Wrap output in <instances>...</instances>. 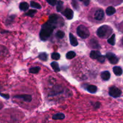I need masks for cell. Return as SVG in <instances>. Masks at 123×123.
<instances>
[{
	"label": "cell",
	"mask_w": 123,
	"mask_h": 123,
	"mask_svg": "<svg viewBox=\"0 0 123 123\" xmlns=\"http://www.w3.org/2000/svg\"><path fill=\"white\" fill-rule=\"evenodd\" d=\"M69 40L71 45L73 46H77L78 45V41L77 38L73 36V34H69Z\"/></svg>",
	"instance_id": "10"
},
{
	"label": "cell",
	"mask_w": 123,
	"mask_h": 123,
	"mask_svg": "<svg viewBox=\"0 0 123 123\" xmlns=\"http://www.w3.org/2000/svg\"><path fill=\"white\" fill-rule=\"evenodd\" d=\"M116 12V10L112 6H109L106 10V13L108 16H112L114 14H115Z\"/></svg>",
	"instance_id": "15"
},
{
	"label": "cell",
	"mask_w": 123,
	"mask_h": 123,
	"mask_svg": "<svg viewBox=\"0 0 123 123\" xmlns=\"http://www.w3.org/2000/svg\"><path fill=\"white\" fill-rule=\"evenodd\" d=\"M105 57H106L108 58V60H109V61L110 62L111 64H116L118 63L119 61V59L114 53L112 52H108L107 53Z\"/></svg>",
	"instance_id": "5"
},
{
	"label": "cell",
	"mask_w": 123,
	"mask_h": 123,
	"mask_svg": "<svg viewBox=\"0 0 123 123\" xmlns=\"http://www.w3.org/2000/svg\"><path fill=\"white\" fill-rule=\"evenodd\" d=\"M86 90L88 91L89 92L92 94H94L97 92V87L96 86V85H88L86 88Z\"/></svg>",
	"instance_id": "16"
},
{
	"label": "cell",
	"mask_w": 123,
	"mask_h": 123,
	"mask_svg": "<svg viewBox=\"0 0 123 123\" xmlns=\"http://www.w3.org/2000/svg\"><path fill=\"white\" fill-rule=\"evenodd\" d=\"M100 55L101 54L99 51L94 50H92V51L90 52V56L91 58L93 59V60H97V58H98Z\"/></svg>",
	"instance_id": "14"
},
{
	"label": "cell",
	"mask_w": 123,
	"mask_h": 123,
	"mask_svg": "<svg viewBox=\"0 0 123 123\" xmlns=\"http://www.w3.org/2000/svg\"><path fill=\"white\" fill-rule=\"evenodd\" d=\"M56 37H58V38H63L65 36V33L63 31H61V30H59L56 32V34H55Z\"/></svg>",
	"instance_id": "26"
},
{
	"label": "cell",
	"mask_w": 123,
	"mask_h": 123,
	"mask_svg": "<svg viewBox=\"0 0 123 123\" xmlns=\"http://www.w3.org/2000/svg\"><path fill=\"white\" fill-rule=\"evenodd\" d=\"M97 61L99 62H100V63H103V62H105V56L100 55L98 58H97Z\"/></svg>",
	"instance_id": "29"
},
{
	"label": "cell",
	"mask_w": 123,
	"mask_h": 123,
	"mask_svg": "<svg viewBox=\"0 0 123 123\" xmlns=\"http://www.w3.org/2000/svg\"><path fill=\"white\" fill-rule=\"evenodd\" d=\"M122 94V91L118 88H117L115 86H112L109 88V94L110 96L114 97V98H118L121 96Z\"/></svg>",
	"instance_id": "4"
},
{
	"label": "cell",
	"mask_w": 123,
	"mask_h": 123,
	"mask_svg": "<svg viewBox=\"0 0 123 123\" xmlns=\"http://www.w3.org/2000/svg\"><path fill=\"white\" fill-rule=\"evenodd\" d=\"M60 17L55 14H52L49 16V19L47 22L42 25L40 32V38L42 41H46L50 37L53 31L56 28Z\"/></svg>",
	"instance_id": "1"
},
{
	"label": "cell",
	"mask_w": 123,
	"mask_h": 123,
	"mask_svg": "<svg viewBox=\"0 0 123 123\" xmlns=\"http://www.w3.org/2000/svg\"><path fill=\"white\" fill-rule=\"evenodd\" d=\"M108 43L111 45L114 46L115 44V34H113L110 38L108 39Z\"/></svg>",
	"instance_id": "20"
},
{
	"label": "cell",
	"mask_w": 123,
	"mask_h": 123,
	"mask_svg": "<svg viewBox=\"0 0 123 123\" xmlns=\"http://www.w3.org/2000/svg\"><path fill=\"white\" fill-rule=\"evenodd\" d=\"M66 116L63 113H57L52 116V119L54 120H62L65 118Z\"/></svg>",
	"instance_id": "12"
},
{
	"label": "cell",
	"mask_w": 123,
	"mask_h": 123,
	"mask_svg": "<svg viewBox=\"0 0 123 123\" xmlns=\"http://www.w3.org/2000/svg\"><path fill=\"white\" fill-rule=\"evenodd\" d=\"M89 45H90V48L92 49H98L100 48V46L99 43H98V41L96 39H92L90 40L89 42Z\"/></svg>",
	"instance_id": "9"
},
{
	"label": "cell",
	"mask_w": 123,
	"mask_h": 123,
	"mask_svg": "<svg viewBox=\"0 0 123 123\" xmlns=\"http://www.w3.org/2000/svg\"><path fill=\"white\" fill-rule=\"evenodd\" d=\"M47 2L51 6H54L56 4V2H57V1L56 0H46Z\"/></svg>",
	"instance_id": "30"
},
{
	"label": "cell",
	"mask_w": 123,
	"mask_h": 123,
	"mask_svg": "<svg viewBox=\"0 0 123 123\" xmlns=\"http://www.w3.org/2000/svg\"><path fill=\"white\" fill-rule=\"evenodd\" d=\"M19 8H20V10L25 12L29 8V4L26 2H21L19 5Z\"/></svg>",
	"instance_id": "17"
},
{
	"label": "cell",
	"mask_w": 123,
	"mask_h": 123,
	"mask_svg": "<svg viewBox=\"0 0 123 123\" xmlns=\"http://www.w3.org/2000/svg\"><path fill=\"white\" fill-rule=\"evenodd\" d=\"M105 13L104 11L102 8L97 10L94 13V19L96 20H102L104 19Z\"/></svg>",
	"instance_id": "7"
},
{
	"label": "cell",
	"mask_w": 123,
	"mask_h": 123,
	"mask_svg": "<svg viewBox=\"0 0 123 123\" xmlns=\"http://www.w3.org/2000/svg\"><path fill=\"white\" fill-rule=\"evenodd\" d=\"M60 54H58L57 52H54L52 54L51 57L54 60H55V61H57V60H59L60 58Z\"/></svg>",
	"instance_id": "27"
},
{
	"label": "cell",
	"mask_w": 123,
	"mask_h": 123,
	"mask_svg": "<svg viewBox=\"0 0 123 123\" xmlns=\"http://www.w3.org/2000/svg\"><path fill=\"white\" fill-rule=\"evenodd\" d=\"M31 7L32 8H37V9H40L42 8V6L35 1H31Z\"/></svg>",
	"instance_id": "25"
},
{
	"label": "cell",
	"mask_w": 123,
	"mask_h": 123,
	"mask_svg": "<svg viewBox=\"0 0 123 123\" xmlns=\"http://www.w3.org/2000/svg\"><path fill=\"white\" fill-rule=\"evenodd\" d=\"M100 102H96V103H95L94 105V109H98V108H100Z\"/></svg>",
	"instance_id": "32"
},
{
	"label": "cell",
	"mask_w": 123,
	"mask_h": 123,
	"mask_svg": "<svg viewBox=\"0 0 123 123\" xmlns=\"http://www.w3.org/2000/svg\"><path fill=\"white\" fill-rule=\"evenodd\" d=\"M84 3L85 6H88L89 4H90V0H84Z\"/></svg>",
	"instance_id": "33"
},
{
	"label": "cell",
	"mask_w": 123,
	"mask_h": 123,
	"mask_svg": "<svg viewBox=\"0 0 123 123\" xmlns=\"http://www.w3.org/2000/svg\"><path fill=\"white\" fill-rule=\"evenodd\" d=\"M2 108H3V105H2V103H1V102H0V109H2Z\"/></svg>",
	"instance_id": "34"
},
{
	"label": "cell",
	"mask_w": 123,
	"mask_h": 123,
	"mask_svg": "<svg viewBox=\"0 0 123 123\" xmlns=\"http://www.w3.org/2000/svg\"><path fill=\"white\" fill-rule=\"evenodd\" d=\"M37 13V10H30L27 13L25 14V16H30L31 18L34 17V14Z\"/></svg>",
	"instance_id": "24"
},
{
	"label": "cell",
	"mask_w": 123,
	"mask_h": 123,
	"mask_svg": "<svg viewBox=\"0 0 123 123\" xmlns=\"http://www.w3.org/2000/svg\"><path fill=\"white\" fill-rule=\"evenodd\" d=\"M77 34L78 35L79 37H80L81 38L83 39H85L89 37L90 33L89 30L86 26H84V25H79L78 28H77Z\"/></svg>",
	"instance_id": "3"
},
{
	"label": "cell",
	"mask_w": 123,
	"mask_h": 123,
	"mask_svg": "<svg viewBox=\"0 0 123 123\" xmlns=\"http://www.w3.org/2000/svg\"><path fill=\"white\" fill-rule=\"evenodd\" d=\"M72 6H73V8H74V9L78 10V9L79 8V4H78V2H77L76 0H72Z\"/></svg>",
	"instance_id": "28"
},
{
	"label": "cell",
	"mask_w": 123,
	"mask_h": 123,
	"mask_svg": "<svg viewBox=\"0 0 123 123\" xmlns=\"http://www.w3.org/2000/svg\"><path fill=\"white\" fill-rule=\"evenodd\" d=\"M101 78L103 80H108L111 78V73L109 71H104L101 73Z\"/></svg>",
	"instance_id": "13"
},
{
	"label": "cell",
	"mask_w": 123,
	"mask_h": 123,
	"mask_svg": "<svg viewBox=\"0 0 123 123\" xmlns=\"http://www.w3.org/2000/svg\"><path fill=\"white\" fill-rule=\"evenodd\" d=\"M40 70V67L36 66V67L30 68V70H29V72L30 73H32V74H36V73H38Z\"/></svg>",
	"instance_id": "19"
},
{
	"label": "cell",
	"mask_w": 123,
	"mask_h": 123,
	"mask_svg": "<svg viewBox=\"0 0 123 123\" xmlns=\"http://www.w3.org/2000/svg\"><path fill=\"white\" fill-rule=\"evenodd\" d=\"M63 2L61 1H58L56 2V11L58 12H61L63 8Z\"/></svg>",
	"instance_id": "22"
},
{
	"label": "cell",
	"mask_w": 123,
	"mask_h": 123,
	"mask_svg": "<svg viewBox=\"0 0 123 123\" xmlns=\"http://www.w3.org/2000/svg\"><path fill=\"white\" fill-rule=\"evenodd\" d=\"M14 98L22 99L25 102H31L32 100V96L30 94H20L13 96Z\"/></svg>",
	"instance_id": "6"
},
{
	"label": "cell",
	"mask_w": 123,
	"mask_h": 123,
	"mask_svg": "<svg viewBox=\"0 0 123 123\" xmlns=\"http://www.w3.org/2000/svg\"><path fill=\"white\" fill-rule=\"evenodd\" d=\"M0 96L2 97H3V98H4L5 99H6V100L9 99V98H10L9 95L7 94L2 93V92H0Z\"/></svg>",
	"instance_id": "31"
},
{
	"label": "cell",
	"mask_w": 123,
	"mask_h": 123,
	"mask_svg": "<svg viewBox=\"0 0 123 123\" xmlns=\"http://www.w3.org/2000/svg\"><path fill=\"white\" fill-rule=\"evenodd\" d=\"M113 30L110 26L102 25L98 28L97 31V35L101 38H108L112 34Z\"/></svg>",
	"instance_id": "2"
},
{
	"label": "cell",
	"mask_w": 123,
	"mask_h": 123,
	"mask_svg": "<svg viewBox=\"0 0 123 123\" xmlns=\"http://www.w3.org/2000/svg\"><path fill=\"white\" fill-rule=\"evenodd\" d=\"M38 58L43 61H46L48 60V54L46 52H42L38 55Z\"/></svg>",
	"instance_id": "21"
},
{
	"label": "cell",
	"mask_w": 123,
	"mask_h": 123,
	"mask_svg": "<svg viewBox=\"0 0 123 123\" xmlns=\"http://www.w3.org/2000/svg\"><path fill=\"white\" fill-rule=\"evenodd\" d=\"M62 14L67 18L68 20H71L73 18L74 16V13L73 11L70 8H66L63 12H62Z\"/></svg>",
	"instance_id": "8"
},
{
	"label": "cell",
	"mask_w": 123,
	"mask_h": 123,
	"mask_svg": "<svg viewBox=\"0 0 123 123\" xmlns=\"http://www.w3.org/2000/svg\"><path fill=\"white\" fill-rule=\"evenodd\" d=\"M79 1H82L83 0H79Z\"/></svg>",
	"instance_id": "35"
},
{
	"label": "cell",
	"mask_w": 123,
	"mask_h": 123,
	"mask_svg": "<svg viewBox=\"0 0 123 123\" xmlns=\"http://www.w3.org/2000/svg\"><path fill=\"white\" fill-rule=\"evenodd\" d=\"M50 66H51L52 68H53V70H54L55 72H59L60 71V67H59L58 64L56 62H55V61L51 62Z\"/></svg>",
	"instance_id": "18"
},
{
	"label": "cell",
	"mask_w": 123,
	"mask_h": 123,
	"mask_svg": "<svg viewBox=\"0 0 123 123\" xmlns=\"http://www.w3.org/2000/svg\"><path fill=\"white\" fill-rule=\"evenodd\" d=\"M76 56V53L74 51H69L66 54V58L68 60H71V59H73Z\"/></svg>",
	"instance_id": "23"
},
{
	"label": "cell",
	"mask_w": 123,
	"mask_h": 123,
	"mask_svg": "<svg viewBox=\"0 0 123 123\" xmlns=\"http://www.w3.org/2000/svg\"><path fill=\"white\" fill-rule=\"evenodd\" d=\"M112 70L114 74H115V75L118 76L122 75L123 70L121 67H119V66H115V67H113Z\"/></svg>",
	"instance_id": "11"
}]
</instances>
